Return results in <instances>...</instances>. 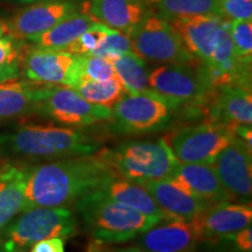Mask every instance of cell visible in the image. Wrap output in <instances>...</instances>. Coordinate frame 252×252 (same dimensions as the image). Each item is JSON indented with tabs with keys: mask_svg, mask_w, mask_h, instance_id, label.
<instances>
[{
	"mask_svg": "<svg viewBox=\"0 0 252 252\" xmlns=\"http://www.w3.org/2000/svg\"><path fill=\"white\" fill-rule=\"evenodd\" d=\"M74 208L84 230L99 244L124 243L162 222L112 200L102 189L77 198Z\"/></svg>",
	"mask_w": 252,
	"mask_h": 252,
	"instance_id": "cell-3",
	"label": "cell"
},
{
	"mask_svg": "<svg viewBox=\"0 0 252 252\" xmlns=\"http://www.w3.org/2000/svg\"><path fill=\"white\" fill-rule=\"evenodd\" d=\"M28 163H0V231L24 210Z\"/></svg>",
	"mask_w": 252,
	"mask_h": 252,
	"instance_id": "cell-22",
	"label": "cell"
},
{
	"mask_svg": "<svg viewBox=\"0 0 252 252\" xmlns=\"http://www.w3.org/2000/svg\"><path fill=\"white\" fill-rule=\"evenodd\" d=\"M232 250L235 252H252V229L251 225L242 229L230 238Z\"/></svg>",
	"mask_w": 252,
	"mask_h": 252,
	"instance_id": "cell-34",
	"label": "cell"
},
{
	"mask_svg": "<svg viewBox=\"0 0 252 252\" xmlns=\"http://www.w3.org/2000/svg\"><path fill=\"white\" fill-rule=\"evenodd\" d=\"M109 60L127 94H138L151 90L149 68L144 60L135 53L131 50Z\"/></svg>",
	"mask_w": 252,
	"mask_h": 252,
	"instance_id": "cell-26",
	"label": "cell"
},
{
	"mask_svg": "<svg viewBox=\"0 0 252 252\" xmlns=\"http://www.w3.org/2000/svg\"><path fill=\"white\" fill-rule=\"evenodd\" d=\"M149 83L151 90L176 112L190 118L204 117V109L215 90L201 62L159 65L150 71Z\"/></svg>",
	"mask_w": 252,
	"mask_h": 252,
	"instance_id": "cell-5",
	"label": "cell"
},
{
	"mask_svg": "<svg viewBox=\"0 0 252 252\" xmlns=\"http://www.w3.org/2000/svg\"><path fill=\"white\" fill-rule=\"evenodd\" d=\"M153 14L167 21L197 17L220 15V0H147Z\"/></svg>",
	"mask_w": 252,
	"mask_h": 252,
	"instance_id": "cell-25",
	"label": "cell"
},
{
	"mask_svg": "<svg viewBox=\"0 0 252 252\" xmlns=\"http://www.w3.org/2000/svg\"><path fill=\"white\" fill-rule=\"evenodd\" d=\"M100 189L112 200L138 210L145 215L156 217L160 220H174L158 206L146 189L134 182L113 175Z\"/></svg>",
	"mask_w": 252,
	"mask_h": 252,
	"instance_id": "cell-23",
	"label": "cell"
},
{
	"mask_svg": "<svg viewBox=\"0 0 252 252\" xmlns=\"http://www.w3.org/2000/svg\"><path fill=\"white\" fill-rule=\"evenodd\" d=\"M138 185L146 189L158 206L174 220L189 222L212 206L203 198L185 191L171 180H151Z\"/></svg>",
	"mask_w": 252,
	"mask_h": 252,
	"instance_id": "cell-19",
	"label": "cell"
},
{
	"mask_svg": "<svg viewBox=\"0 0 252 252\" xmlns=\"http://www.w3.org/2000/svg\"><path fill=\"white\" fill-rule=\"evenodd\" d=\"M223 18L228 20H251L252 0H220Z\"/></svg>",
	"mask_w": 252,
	"mask_h": 252,
	"instance_id": "cell-33",
	"label": "cell"
},
{
	"mask_svg": "<svg viewBox=\"0 0 252 252\" xmlns=\"http://www.w3.org/2000/svg\"><path fill=\"white\" fill-rule=\"evenodd\" d=\"M235 137L231 127L215 123L180 126L162 137L180 163H212Z\"/></svg>",
	"mask_w": 252,
	"mask_h": 252,
	"instance_id": "cell-9",
	"label": "cell"
},
{
	"mask_svg": "<svg viewBox=\"0 0 252 252\" xmlns=\"http://www.w3.org/2000/svg\"><path fill=\"white\" fill-rule=\"evenodd\" d=\"M187 193L194 195L209 203L230 202L232 200L212 163H178L171 179Z\"/></svg>",
	"mask_w": 252,
	"mask_h": 252,
	"instance_id": "cell-20",
	"label": "cell"
},
{
	"mask_svg": "<svg viewBox=\"0 0 252 252\" xmlns=\"http://www.w3.org/2000/svg\"><path fill=\"white\" fill-rule=\"evenodd\" d=\"M21 76L35 83L74 89L82 81V58L65 50L26 45L21 61Z\"/></svg>",
	"mask_w": 252,
	"mask_h": 252,
	"instance_id": "cell-10",
	"label": "cell"
},
{
	"mask_svg": "<svg viewBox=\"0 0 252 252\" xmlns=\"http://www.w3.org/2000/svg\"><path fill=\"white\" fill-rule=\"evenodd\" d=\"M5 35V28H4V24L0 23V37Z\"/></svg>",
	"mask_w": 252,
	"mask_h": 252,
	"instance_id": "cell-38",
	"label": "cell"
},
{
	"mask_svg": "<svg viewBox=\"0 0 252 252\" xmlns=\"http://www.w3.org/2000/svg\"><path fill=\"white\" fill-rule=\"evenodd\" d=\"M96 24H98V21L91 14L77 12L68 15L49 31L34 39L32 43L41 48L65 50L72 41L76 40Z\"/></svg>",
	"mask_w": 252,
	"mask_h": 252,
	"instance_id": "cell-24",
	"label": "cell"
},
{
	"mask_svg": "<svg viewBox=\"0 0 252 252\" xmlns=\"http://www.w3.org/2000/svg\"><path fill=\"white\" fill-rule=\"evenodd\" d=\"M251 203L220 202L209 206L190 222L201 242H217L232 237L251 225Z\"/></svg>",
	"mask_w": 252,
	"mask_h": 252,
	"instance_id": "cell-14",
	"label": "cell"
},
{
	"mask_svg": "<svg viewBox=\"0 0 252 252\" xmlns=\"http://www.w3.org/2000/svg\"><path fill=\"white\" fill-rule=\"evenodd\" d=\"M89 9L98 23L126 35L153 14L147 0H91Z\"/></svg>",
	"mask_w": 252,
	"mask_h": 252,
	"instance_id": "cell-21",
	"label": "cell"
},
{
	"mask_svg": "<svg viewBox=\"0 0 252 252\" xmlns=\"http://www.w3.org/2000/svg\"><path fill=\"white\" fill-rule=\"evenodd\" d=\"M96 156L119 178L141 184L151 180H171L178 161L165 141L126 140L104 149Z\"/></svg>",
	"mask_w": 252,
	"mask_h": 252,
	"instance_id": "cell-4",
	"label": "cell"
},
{
	"mask_svg": "<svg viewBox=\"0 0 252 252\" xmlns=\"http://www.w3.org/2000/svg\"><path fill=\"white\" fill-rule=\"evenodd\" d=\"M113 175L96 153L28 163L24 210L68 208L83 195L102 188Z\"/></svg>",
	"mask_w": 252,
	"mask_h": 252,
	"instance_id": "cell-1",
	"label": "cell"
},
{
	"mask_svg": "<svg viewBox=\"0 0 252 252\" xmlns=\"http://www.w3.org/2000/svg\"><path fill=\"white\" fill-rule=\"evenodd\" d=\"M81 58L82 80L108 81L117 76L109 59L94 55H81Z\"/></svg>",
	"mask_w": 252,
	"mask_h": 252,
	"instance_id": "cell-31",
	"label": "cell"
},
{
	"mask_svg": "<svg viewBox=\"0 0 252 252\" xmlns=\"http://www.w3.org/2000/svg\"><path fill=\"white\" fill-rule=\"evenodd\" d=\"M131 50L132 47L130 37L124 33L113 30L104 37L102 42L99 43V46L88 55L112 59L121 54H124V53L131 52Z\"/></svg>",
	"mask_w": 252,
	"mask_h": 252,
	"instance_id": "cell-32",
	"label": "cell"
},
{
	"mask_svg": "<svg viewBox=\"0 0 252 252\" xmlns=\"http://www.w3.org/2000/svg\"><path fill=\"white\" fill-rule=\"evenodd\" d=\"M104 141L102 133L87 127L21 122L0 131V159L36 163L93 156L104 146Z\"/></svg>",
	"mask_w": 252,
	"mask_h": 252,
	"instance_id": "cell-2",
	"label": "cell"
},
{
	"mask_svg": "<svg viewBox=\"0 0 252 252\" xmlns=\"http://www.w3.org/2000/svg\"><path fill=\"white\" fill-rule=\"evenodd\" d=\"M28 252H64V239L52 237L37 242Z\"/></svg>",
	"mask_w": 252,
	"mask_h": 252,
	"instance_id": "cell-35",
	"label": "cell"
},
{
	"mask_svg": "<svg viewBox=\"0 0 252 252\" xmlns=\"http://www.w3.org/2000/svg\"><path fill=\"white\" fill-rule=\"evenodd\" d=\"M81 7L78 1L69 0H48L30 4L2 23L5 33L14 39L32 42L68 15L81 12Z\"/></svg>",
	"mask_w": 252,
	"mask_h": 252,
	"instance_id": "cell-12",
	"label": "cell"
},
{
	"mask_svg": "<svg viewBox=\"0 0 252 252\" xmlns=\"http://www.w3.org/2000/svg\"><path fill=\"white\" fill-rule=\"evenodd\" d=\"M48 87L21 77L0 83V123L37 116Z\"/></svg>",
	"mask_w": 252,
	"mask_h": 252,
	"instance_id": "cell-18",
	"label": "cell"
},
{
	"mask_svg": "<svg viewBox=\"0 0 252 252\" xmlns=\"http://www.w3.org/2000/svg\"><path fill=\"white\" fill-rule=\"evenodd\" d=\"M78 220L67 207H37L18 214L0 231V252H28L37 242L77 234Z\"/></svg>",
	"mask_w": 252,
	"mask_h": 252,
	"instance_id": "cell-6",
	"label": "cell"
},
{
	"mask_svg": "<svg viewBox=\"0 0 252 252\" xmlns=\"http://www.w3.org/2000/svg\"><path fill=\"white\" fill-rule=\"evenodd\" d=\"M74 89L88 102L109 109H112L127 94L117 76L108 81H93L84 78Z\"/></svg>",
	"mask_w": 252,
	"mask_h": 252,
	"instance_id": "cell-27",
	"label": "cell"
},
{
	"mask_svg": "<svg viewBox=\"0 0 252 252\" xmlns=\"http://www.w3.org/2000/svg\"><path fill=\"white\" fill-rule=\"evenodd\" d=\"M127 36L130 37L132 52L143 60L162 64H194L200 62L187 49L178 31L156 14H151L141 21Z\"/></svg>",
	"mask_w": 252,
	"mask_h": 252,
	"instance_id": "cell-8",
	"label": "cell"
},
{
	"mask_svg": "<svg viewBox=\"0 0 252 252\" xmlns=\"http://www.w3.org/2000/svg\"><path fill=\"white\" fill-rule=\"evenodd\" d=\"M25 48V41L14 39L8 34L0 37V83L21 77Z\"/></svg>",
	"mask_w": 252,
	"mask_h": 252,
	"instance_id": "cell-28",
	"label": "cell"
},
{
	"mask_svg": "<svg viewBox=\"0 0 252 252\" xmlns=\"http://www.w3.org/2000/svg\"><path fill=\"white\" fill-rule=\"evenodd\" d=\"M251 151L252 146L235 134L212 162L220 184L232 200H238L239 203H251Z\"/></svg>",
	"mask_w": 252,
	"mask_h": 252,
	"instance_id": "cell-13",
	"label": "cell"
},
{
	"mask_svg": "<svg viewBox=\"0 0 252 252\" xmlns=\"http://www.w3.org/2000/svg\"><path fill=\"white\" fill-rule=\"evenodd\" d=\"M230 36L236 58L245 62H251L252 58V21H230Z\"/></svg>",
	"mask_w": 252,
	"mask_h": 252,
	"instance_id": "cell-29",
	"label": "cell"
},
{
	"mask_svg": "<svg viewBox=\"0 0 252 252\" xmlns=\"http://www.w3.org/2000/svg\"><path fill=\"white\" fill-rule=\"evenodd\" d=\"M135 238V247L150 252H195L201 242L190 220H162Z\"/></svg>",
	"mask_w": 252,
	"mask_h": 252,
	"instance_id": "cell-17",
	"label": "cell"
},
{
	"mask_svg": "<svg viewBox=\"0 0 252 252\" xmlns=\"http://www.w3.org/2000/svg\"><path fill=\"white\" fill-rule=\"evenodd\" d=\"M37 116L65 127H89L97 123L109 121L111 109L88 102L72 88L49 86L40 104Z\"/></svg>",
	"mask_w": 252,
	"mask_h": 252,
	"instance_id": "cell-11",
	"label": "cell"
},
{
	"mask_svg": "<svg viewBox=\"0 0 252 252\" xmlns=\"http://www.w3.org/2000/svg\"><path fill=\"white\" fill-rule=\"evenodd\" d=\"M2 1L8 2H15V4H34V2L39 1H48V0H2ZM69 1H80V0H69Z\"/></svg>",
	"mask_w": 252,
	"mask_h": 252,
	"instance_id": "cell-37",
	"label": "cell"
},
{
	"mask_svg": "<svg viewBox=\"0 0 252 252\" xmlns=\"http://www.w3.org/2000/svg\"><path fill=\"white\" fill-rule=\"evenodd\" d=\"M112 31L113 30L106 27L105 25L100 23L96 24L94 26L91 27L90 30L84 32V33L78 36L76 40L72 41L70 45L65 48V52H69L71 53V54L76 55L90 54L93 50H94L99 46V43L102 42L104 37Z\"/></svg>",
	"mask_w": 252,
	"mask_h": 252,
	"instance_id": "cell-30",
	"label": "cell"
},
{
	"mask_svg": "<svg viewBox=\"0 0 252 252\" xmlns=\"http://www.w3.org/2000/svg\"><path fill=\"white\" fill-rule=\"evenodd\" d=\"M204 122L234 127L251 125V89L235 84L215 88L204 109Z\"/></svg>",
	"mask_w": 252,
	"mask_h": 252,
	"instance_id": "cell-15",
	"label": "cell"
},
{
	"mask_svg": "<svg viewBox=\"0 0 252 252\" xmlns=\"http://www.w3.org/2000/svg\"><path fill=\"white\" fill-rule=\"evenodd\" d=\"M176 111L152 90L126 94L111 109L106 133L139 135L171 127Z\"/></svg>",
	"mask_w": 252,
	"mask_h": 252,
	"instance_id": "cell-7",
	"label": "cell"
},
{
	"mask_svg": "<svg viewBox=\"0 0 252 252\" xmlns=\"http://www.w3.org/2000/svg\"><path fill=\"white\" fill-rule=\"evenodd\" d=\"M89 252H150L138 247H128V248H105L104 244L96 243L93 245Z\"/></svg>",
	"mask_w": 252,
	"mask_h": 252,
	"instance_id": "cell-36",
	"label": "cell"
},
{
	"mask_svg": "<svg viewBox=\"0 0 252 252\" xmlns=\"http://www.w3.org/2000/svg\"><path fill=\"white\" fill-rule=\"evenodd\" d=\"M228 21L220 15H197L168 23L180 34L191 55L204 64L213 55Z\"/></svg>",
	"mask_w": 252,
	"mask_h": 252,
	"instance_id": "cell-16",
	"label": "cell"
}]
</instances>
